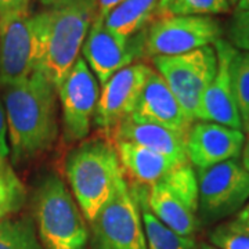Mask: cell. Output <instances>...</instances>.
Wrapping results in <instances>:
<instances>
[{"mask_svg": "<svg viewBox=\"0 0 249 249\" xmlns=\"http://www.w3.org/2000/svg\"><path fill=\"white\" fill-rule=\"evenodd\" d=\"M0 89L13 162H27L49 151L58 136L53 83L37 70L24 82Z\"/></svg>", "mask_w": 249, "mask_h": 249, "instance_id": "1", "label": "cell"}, {"mask_svg": "<svg viewBox=\"0 0 249 249\" xmlns=\"http://www.w3.org/2000/svg\"><path fill=\"white\" fill-rule=\"evenodd\" d=\"M36 16L40 31L39 71L57 90L80 57L86 36L96 19V6L93 0H79Z\"/></svg>", "mask_w": 249, "mask_h": 249, "instance_id": "2", "label": "cell"}, {"mask_svg": "<svg viewBox=\"0 0 249 249\" xmlns=\"http://www.w3.org/2000/svg\"><path fill=\"white\" fill-rule=\"evenodd\" d=\"M122 175L115 142L108 137L83 140L68 152L65 176L86 222L94 219Z\"/></svg>", "mask_w": 249, "mask_h": 249, "instance_id": "3", "label": "cell"}, {"mask_svg": "<svg viewBox=\"0 0 249 249\" xmlns=\"http://www.w3.org/2000/svg\"><path fill=\"white\" fill-rule=\"evenodd\" d=\"M34 216L43 249H89L86 219L57 175L46 176L36 188Z\"/></svg>", "mask_w": 249, "mask_h": 249, "instance_id": "4", "label": "cell"}, {"mask_svg": "<svg viewBox=\"0 0 249 249\" xmlns=\"http://www.w3.org/2000/svg\"><path fill=\"white\" fill-rule=\"evenodd\" d=\"M89 224V249H147L142 212L124 175Z\"/></svg>", "mask_w": 249, "mask_h": 249, "instance_id": "5", "label": "cell"}, {"mask_svg": "<svg viewBox=\"0 0 249 249\" xmlns=\"http://www.w3.org/2000/svg\"><path fill=\"white\" fill-rule=\"evenodd\" d=\"M152 65L166 82L188 118L196 122L201 98L217 68L213 46H205L180 55L154 57Z\"/></svg>", "mask_w": 249, "mask_h": 249, "instance_id": "6", "label": "cell"}, {"mask_svg": "<svg viewBox=\"0 0 249 249\" xmlns=\"http://www.w3.org/2000/svg\"><path fill=\"white\" fill-rule=\"evenodd\" d=\"M142 34V53L154 58L214 45L222 39L223 28L216 18L208 16H173L155 18Z\"/></svg>", "mask_w": 249, "mask_h": 249, "instance_id": "7", "label": "cell"}, {"mask_svg": "<svg viewBox=\"0 0 249 249\" xmlns=\"http://www.w3.org/2000/svg\"><path fill=\"white\" fill-rule=\"evenodd\" d=\"M40 31L37 16L13 13L0 19V88L28 79L39 70Z\"/></svg>", "mask_w": 249, "mask_h": 249, "instance_id": "8", "label": "cell"}, {"mask_svg": "<svg viewBox=\"0 0 249 249\" xmlns=\"http://www.w3.org/2000/svg\"><path fill=\"white\" fill-rule=\"evenodd\" d=\"M198 211L217 220L241 211L249 199V172L237 160L196 170Z\"/></svg>", "mask_w": 249, "mask_h": 249, "instance_id": "9", "label": "cell"}, {"mask_svg": "<svg viewBox=\"0 0 249 249\" xmlns=\"http://www.w3.org/2000/svg\"><path fill=\"white\" fill-rule=\"evenodd\" d=\"M62 109L64 137L68 142L85 140L90 133L100 98V85L89 65L79 57L57 89Z\"/></svg>", "mask_w": 249, "mask_h": 249, "instance_id": "10", "label": "cell"}, {"mask_svg": "<svg viewBox=\"0 0 249 249\" xmlns=\"http://www.w3.org/2000/svg\"><path fill=\"white\" fill-rule=\"evenodd\" d=\"M152 70L145 62H133L115 72L101 88L93 122L109 140L121 124L134 112Z\"/></svg>", "mask_w": 249, "mask_h": 249, "instance_id": "11", "label": "cell"}, {"mask_svg": "<svg viewBox=\"0 0 249 249\" xmlns=\"http://www.w3.org/2000/svg\"><path fill=\"white\" fill-rule=\"evenodd\" d=\"M142 32L140 36L122 37L111 32L103 19L96 18L82 47V57L103 88L115 72L133 64L142 50Z\"/></svg>", "mask_w": 249, "mask_h": 249, "instance_id": "12", "label": "cell"}, {"mask_svg": "<svg viewBox=\"0 0 249 249\" xmlns=\"http://www.w3.org/2000/svg\"><path fill=\"white\" fill-rule=\"evenodd\" d=\"M213 47L217 57V68L214 78L201 98L196 121L224 124L242 130V121L231 83V62L238 50L223 37L214 43Z\"/></svg>", "mask_w": 249, "mask_h": 249, "instance_id": "13", "label": "cell"}, {"mask_svg": "<svg viewBox=\"0 0 249 249\" xmlns=\"http://www.w3.org/2000/svg\"><path fill=\"white\" fill-rule=\"evenodd\" d=\"M245 144L242 130L204 121H196L186 136L187 158L191 166L206 169L237 160Z\"/></svg>", "mask_w": 249, "mask_h": 249, "instance_id": "14", "label": "cell"}, {"mask_svg": "<svg viewBox=\"0 0 249 249\" xmlns=\"http://www.w3.org/2000/svg\"><path fill=\"white\" fill-rule=\"evenodd\" d=\"M132 116L166 127L183 137H186L191 124H194V121L188 118L186 111L180 106L166 82L155 70H152L145 82Z\"/></svg>", "mask_w": 249, "mask_h": 249, "instance_id": "15", "label": "cell"}, {"mask_svg": "<svg viewBox=\"0 0 249 249\" xmlns=\"http://www.w3.org/2000/svg\"><path fill=\"white\" fill-rule=\"evenodd\" d=\"M111 140L139 144L178 163H190L186 152V137L158 124L129 116L112 134Z\"/></svg>", "mask_w": 249, "mask_h": 249, "instance_id": "16", "label": "cell"}, {"mask_svg": "<svg viewBox=\"0 0 249 249\" xmlns=\"http://www.w3.org/2000/svg\"><path fill=\"white\" fill-rule=\"evenodd\" d=\"M115 147L124 176L130 178L132 184L151 187L160 183L170 170L181 166V163L134 142H115Z\"/></svg>", "mask_w": 249, "mask_h": 249, "instance_id": "17", "label": "cell"}, {"mask_svg": "<svg viewBox=\"0 0 249 249\" xmlns=\"http://www.w3.org/2000/svg\"><path fill=\"white\" fill-rule=\"evenodd\" d=\"M147 206L155 217L183 237H193L198 230L196 212L163 183L147 187Z\"/></svg>", "mask_w": 249, "mask_h": 249, "instance_id": "18", "label": "cell"}, {"mask_svg": "<svg viewBox=\"0 0 249 249\" xmlns=\"http://www.w3.org/2000/svg\"><path fill=\"white\" fill-rule=\"evenodd\" d=\"M129 187L142 212L147 249H196V244L193 237L180 235L154 216L147 206V187L132 183H129Z\"/></svg>", "mask_w": 249, "mask_h": 249, "instance_id": "19", "label": "cell"}, {"mask_svg": "<svg viewBox=\"0 0 249 249\" xmlns=\"http://www.w3.org/2000/svg\"><path fill=\"white\" fill-rule=\"evenodd\" d=\"M160 0H124L104 18V25L122 37H133L155 17Z\"/></svg>", "mask_w": 249, "mask_h": 249, "instance_id": "20", "label": "cell"}, {"mask_svg": "<svg viewBox=\"0 0 249 249\" xmlns=\"http://www.w3.org/2000/svg\"><path fill=\"white\" fill-rule=\"evenodd\" d=\"M0 249H43L35 220L29 216H10L1 220Z\"/></svg>", "mask_w": 249, "mask_h": 249, "instance_id": "21", "label": "cell"}, {"mask_svg": "<svg viewBox=\"0 0 249 249\" xmlns=\"http://www.w3.org/2000/svg\"><path fill=\"white\" fill-rule=\"evenodd\" d=\"M227 0H160L155 18L173 16H208L226 14L230 11Z\"/></svg>", "mask_w": 249, "mask_h": 249, "instance_id": "22", "label": "cell"}, {"mask_svg": "<svg viewBox=\"0 0 249 249\" xmlns=\"http://www.w3.org/2000/svg\"><path fill=\"white\" fill-rule=\"evenodd\" d=\"M25 201V186L7 160H0V222L22 209Z\"/></svg>", "mask_w": 249, "mask_h": 249, "instance_id": "23", "label": "cell"}, {"mask_svg": "<svg viewBox=\"0 0 249 249\" xmlns=\"http://www.w3.org/2000/svg\"><path fill=\"white\" fill-rule=\"evenodd\" d=\"M231 83L242 127L249 126V53L237 52L231 62Z\"/></svg>", "mask_w": 249, "mask_h": 249, "instance_id": "24", "label": "cell"}, {"mask_svg": "<svg viewBox=\"0 0 249 249\" xmlns=\"http://www.w3.org/2000/svg\"><path fill=\"white\" fill-rule=\"evenodd\" d=\"M160 183H163L194 212H198V178L191 163L172 169Z\"/></svg>", "mask_w": 249, "mask_h": 249, "instance_id": "25", "label": "cell"}, {"mask_svg": "<svg viewBox=\"0 0 249 249\" xmlns=\"http://www.w3.org/2000/svg\"><path fill=\"white\" fill-rule=\"evenodd\" d=\"M229 43L238 52L249 53V11L238 10L232 13L227 29Z\"/></svg>", "mask_w": 249, "mask_h": 249, "instance_id": "26", "label": "cell"}, {"mask_svg": "<svg viewBox=\"0 0 249 249\" xmlns=\"http://www.w3.org/2000/svg\"><path fill=\"white\" fill-rule=\"evenodd\" d=\"M211 242L219 249H249V234L224 224L212 231Z\"/></svg>", "mask_w": 249, "mask_h": 249, "instance_id": "27", "label": "cell"}, {"mask_svg": "<svg viewBox=\"0 0 249 249\" xmlns=\"http://www.w3.org/2000/svg\"><path fill=\"white\" fill-rule=\"evenodd\" d=\"M10 155L9 129H7V116L0 93V160H7Z\"/></svg>", "mask_w": 249, "mask_h": 249, "instance_id": "28", "label": "cell"}, {"mask_svg": "<svg viewBox=\"0 0 249 249\" xmlns=\"http://www.w3.org/2000/svg\"><path fill=\"white\" fill-rule=\"evenodd\" d=\"M31 0H0V19L13 13L29 11Z\"/></svg>", "mask_w": 249, "mask_h": 249, "instance_id": "29", "label": "cell"}, {"mask_svg": "<svg viewBox=\"0 0 249 249\" xmlns=\"http://www.w3.org/2000/svg\"><path fill=\"white\" fill-rule=\"evenodd\" d=\"M96 6V18L103 19L107 17L112 10L122 4L124 0H93Z\"/></svg>", "mask_w": 249, "mask_h": 249, "instance_id": "30", "label": "cell"}, {"mask_svg": "<svg viewBox=\"0 0 249 249\" xmlns=\"http://www.w3.org/2000/svg\"><path fill=\"white\" fill-rule=\"evenodd\" d=\"M229 224L231 226L232 229H235V230H240V231L249 234V204L245 205L240 212L237 213L235 219L231 223H229Z\"/></svg>", "mask_w": 249, "mask_h": 249, "instance_id": "31", "label": "cell"}, {"mask_svg": "<svg viewBox=\"0 0 249 249\" xmlns=\"http://www.w3.org/2000/svg\"><path fill=\"white\" fill-rule=\"evenodd\" d=\"M39 1L47 9H58V7L68 6V4H72V3L79 1V0H39Z\"/></svg>", "mask_w": 249, "mask_h": 249, "instance_id": "32", "label": "cell"}, {"mask_svg": "<svg viewBox=\"0 0 249 249\" xmlns=\"http://www.w3.org/2000/svg\"><path fill=\"white\" fill-rule=\"evenodd\" d=\"M241 155H242V166L249 172V134L248 139H245V144H244Z\"/></svg>", "mask_w": 249, "mask_h": 249, "instance_id": "33", "label": "cell"}, {"mask_svg": "<svg viewBox=\"0 0 249 249\" xmlns=\"http://www.w3.org/2000/svg\"><path fill=\"white\" fill-rule=\"evenodd\" d=\"M237 9L238 10H248L249 11V0H240L237 3Z\"/></svg>", "mask_w": 249, "mask_h": 249, "instance_id": "34", "label": "cell"}, {"mask_svg": "<svg viewBox=\"0 0 249 249\" xmlns=\"http://www.w3.org/2000/svg\"><path fill=\"white\" fill-rule=\"evenodd\" d=\"M199 249H219V248H216V247H212V245H206V244H204L202 247Z\"/></svg>", "mask_w": 249, "mask_h": 249, "instance_id": "35", "label": "cell"}, {"mask_svg": "<svg viewBox=\"0 0 249 249\" xmlns=\"http://www.w3.org/2000/svg\"><path fill=\"white\" fill-rule=\"evenodd\" d=\"M227 1H229L230 4H237V3H238L240 0H227Z\"/></svg>", "mask_w": 249, "mask_h": 249, "instance_id": "36", "label": "cell"}, {"mask_svg": "<svg viewBox=\"0 0 249 249\" xmlns=\"http://www.w3.org/2000/svg\"><path fill=\"white\" fill-rule=\"evenodd\" d=\"M247 133H248V134H249V126H248V130H247Z\"/></svg>", "mask_w": 249, "mask_h": 249, "instance_id": "37", "label": "cell"}]
</instances>
